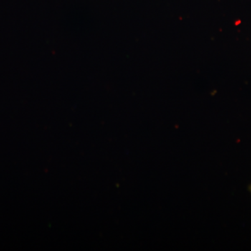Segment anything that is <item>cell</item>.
<instances>
[{"label": "cell", "instance_id": "6da1fadb", "mask_svg": "<svg viewBox=\"0 0 251 251\" xmlns=\"http://www.w3.org/2000/svg\"><path fill=\"white\" fill-rule=\"evenodd\" d=\"M250 190H251V186H250Z\"/></svg>", "mask_w": 251, "mask_h": 251}]
</instances>
